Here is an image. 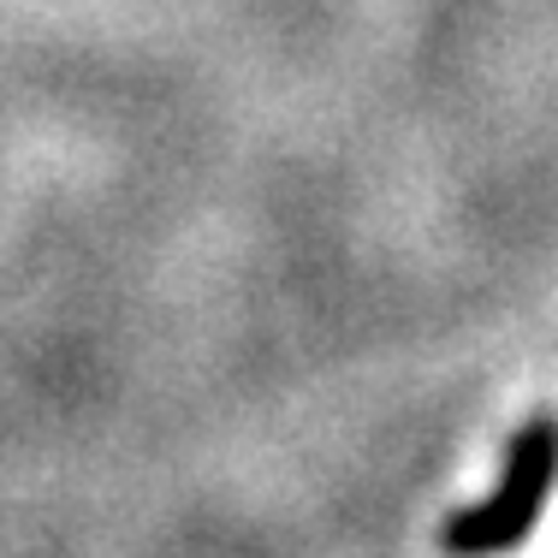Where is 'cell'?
Here are the masks:
<instances>
[{
  "mask_svg": "<svg viewBox=\"0 0 558 558\" xmlns=\"http://www.w3.org/2000/svg\"><path fill=\"white\" fill-rule=\"evenodd\" d=\"M558 482V416H529L505 446V470L494 494L446 517L440 547L446 558H505L535 535L541 511Z\"/></svg>",
  "mask_w": 558,
  "mask_h": 558,
  "instance_id": "1",
  "label": "cell"
}]
</instances>
